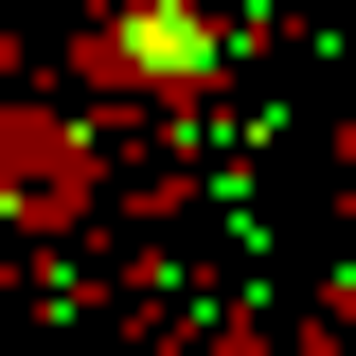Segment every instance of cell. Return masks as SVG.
Masks as SVG:
<instances>
[{"label":"cell","mask_w":356,"mask_h":356,"mask_svg":"<svg viewBox=\"0 0 356 356\" xmlns=\"http://www.w3.org/2000/svg\"><path fill=\"white\" fill-rule=\"evenodd\" d=\"M125 72H196V0H125Z\"/></svg>","instance_id":"1"}]
</instances>
